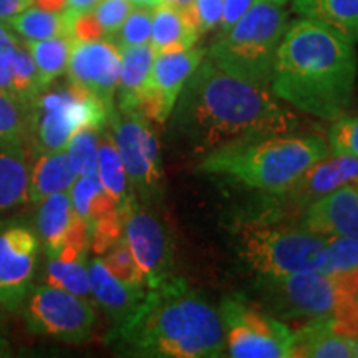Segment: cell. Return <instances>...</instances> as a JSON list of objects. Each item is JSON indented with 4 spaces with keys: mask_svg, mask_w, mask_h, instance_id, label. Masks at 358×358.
Returning <instances> with one entry per match:
<instances>
[{
    "mask_svg": "<svg viewBox=\"0 0 358 358\" xmlns=\"http://www.w3.org/2000/svg\"><path fill=\"white\" fill-rule=\"evenodd\" d=\"M103 256H105L101 259L103 264H105L106 268H108L116 279H120L128 285H134V287H146L145 277H143V272L138 267L136 261H134L133 252L129 249L124 236L118 243L111 245Z\"/></svg>",
    "mask_w": 358,
    "mask_h": 358,
    "instance_id": "obj_33",
    "label": "cell"
},
{
    "mask_svg": "<svg viewBox=\"0 0 358 358\" xmlns=\"http://www.w3.org/2000/svg\"><path fill=\"white\" fill-rule=\"evenodd\" d=\"M134 7H151L155 8L158 3H161V0H129Z\"/></svg>",
    "mask_w": 358,
    "mask_h": 358,
    "instance_id": "obj_49",
    "label": "cell"
},
{
    "mask_svg": "<svg viewBox=\"0 0 358 358\" xmlns=\"http://www.w3.org/2000/svg\"><path fill=\"white\" fill-rule=\"evenodd\" d=\"M108 110L95 95L75 87L43 90L30 105V140L34 153L60 151L82 128L103 129Z\"/></svg>",
    "mask_w": 358,
    "mask_h": 358,
    "instance_id": "obj_7",
    "label": "cell"
},
{
    "mask_svg": "<svg viewBox=\"0 0 358 358\" xmlns=\"http://www.w3.org/2000/svg\"><path fill=\"white\" fill-rule=\"evenodd\" d=\"M302 227L320 236L358 239V182H348L306 208Z\"/></svg>",
    "mask_w": 358,
    "mask_h": 358,
    "instance_id": "obj_16",
    "label": "cell"
},
{
    "mask_svg": "<svg viewBox=\"0 0 358 358\" xmlns=\"http://www.w3.org/2000/svg\"><path fill=\"white\" fill-rule=\"evenodd\" d=\"M257 0H222V17H221V32L231 29L237 20H241L250 10V7Z\"/></svg>",
    "mask_w": 358,
    "mask_h": 358,
    "instance_id": "obj_42",
    "label": "cell"
},
{
    "mask_svg": "<svg viewBox=\"0 0 358 358\" xmlns=\"http://www.w3.org/2000/svg\"><path fill=\"white\" fill-rule=\"evenodd\" d=\"M0 92L13 96L12 64H7V62H0Z\"/></svg>",
    "mask_w": 358,
    "mask_h": 358,
    "instance_id": "obj_46",
    "label": "cell"
},
{
    "mask_svg": "<svg viewBox=\"0 0 358 358\" xmlns=\"http://www.w3.org/2000/svg\"><path fill=\"white\" fill-rule=\"evenodd\" d=\"M358 268V239L348 236H325V261L322 272L340 274Z\"/></svg>",
    "mask_w": 358,
    "mask_h": 358,
    "instance_id": "obj_34",
    "label": "cell"
},
{
    "mask_svg": "<svg viewBox=\"0 0 358 358\" xmlns=\"http://www.w3.org/2000/svg\"><path fill=\"white\" fill-rule=\"evenodd\" d=\"M355 342L357 338L335 334L330 317H320L292 332L289 358H352Z\"/></svg>",
    "mask_w": 358,
    "mask_h": 358,
    "instance_id": "obj_19",
    "label": "cell"
},
{
    "mask_svg": "<svg viewBox=\"0 0 358 358\" xmlns=\"http://www.w3.org/2000/svg\"><path fill=\"white\" fill-rule=\"evenodd\" d=\"M29 330L62 342H85L95 325V312L87 299L52 285H37L20 310Z\"/></svg>",
    "mask_w": 358,
    "mask_h": 358,
    "instance_id": "obj_9",
    "label": "cell"
},
{
    "mask_svg": "<svg viewBox=\"0 0 358 358\" xmlns=\"http://www.w3.org/2000/svg\"><path fill=\"white\" fill-rule=\"evenodd\" d=\"M198 40L199 32L185 6L161 2L153 8L150 43L156 55L187 50L196 47Z\"/></svg>",
    "mask_w": 358,
    "mask_h": 358,
    "instance_id": "obj_20",
    "label": "cell"
},
{
    "mask_svg": "<svg viewBox=\"0 0 358 358\" xmlns=\"http://www.w3.org/2000/svg\"><path fill=\"white\" fill-rule=\"evenodd\" d=\"M75 13L69 10L64 12H48L40 7L30 6L7 22V25L19 37L27 42L32 40H45L52 37H71V24H73Z\"/></svg>",
    "mask_w": 358,
    "mask_h": 358,
    "instance_id": "obj_26",
    "label": "cell"
},
{
    "mask_svg": "<svg viewBox=\"0 0 358 358\" xmlns=\"http://www.w3.org/2000/svg\"><path fill=\"white\" fill-rule=\"evenodd\" d=\"M37 158L30 164L29 201L40 203L47 196L60 191H70L77 179L65 150L38 151Z\"/></svg>",
    "mask_w": 358,
    "mask_h": 358,
    "instance_id": "obj_23",
    "label": "cell"
},
{
    "mask_svg": "<svg viewBox=\"0 0 358 358\" xmlns=\"http://www.w3.org/2000/svg\"><path fill=\"white\" fill-rule=\"evenodd\" d=\"M105 187L101 186L100 178L98 174H87V176H77L75 182L70 187V199L73 211L82 216L83 219H88L90 206H92L95 196Z\"/></svg>",
    "mask_w": 358,
    "mask_h": 358,
    "instance_id": "obj_39",
    "label": "cell"
},
{
    "mask_svg": "<svg viewBox=\"0 0 358 358\" xmlns=\"http://www.w3.org/2000/svg\"><path fill=\"white\" fill-rule=\"evenodd\" d=\"M151 25H153V8L151 7H133L124 19L123 25L111 38L116 47L122 50L134 45L150 43Z\"/></svg>",
    "mask_w": 358,
    "mask_h": 358,
    "instance_id": "obj_35",
    "label": "cell"
},
{
    "mask_svg": "<svg viewBox=\"0 0 358 358\" xmlns=\"http://www.w3.org/2000/svg\"><path fill=\"white\" fill-rule=\"evenodd\" d=\"M30 105L0 92V143L29 145Z\"/></svg>",
    "mask_w": 358,
    "mask_h": 358,
    "instance_id": "obj_30",
    "label": "cell"
},
{
    "mask_svg": "<svg viewBox=\"0 0 358 358\" xmlns=\"http://www.w3.org/2000/svg\"><path fill=\"white\" fill-rule=\"evenodd\" d=\"M98 2H100V0H66L65 10L75 13V15L88 13L98 6Z\"/></svg>",
    "mask_w": 358,
    "mask_h": 358,
    "instance_id": "obj_45",
    "label": "cell"
},
{
    "mask_svg": "<svg viewBox=\"0 0 358 358\" xmlns=\"http://www.w3.org/2000/svg\"><path fill=\"white\" fill-rule=\"evenodd\" d=\"M96 174L101 186L120 204L128 198V176L124 171L122 156L116 148L113 133L101 129L100 143H98V163Z\"/></svg>",
    "mask_w": 358,
    "mask_h": 358,
    "instance_id": "obj_28",
    "label": "cell"
},
{
    "mask_svg": "<svg viewBox=\"0 0 358 358\" xmlns=\"http://www.w3.org/2000/svg\"><path fill=\"white\" fill-rule=\"evenodd\" d=\"M12 87L13 96L19 98L25 105H32V101L43 92V85L40 82L37 66L32 58L27 43L17 45L15 57L12 60Z\"/></svg>",
    "mask_w": 358,
    "mask_h": 358,
    "instance_id": "obj_31",
    "label": "cell"
},
{
    "mask_svg": "<svg viewBox=\"0 0 358 358\" xmlns=\"http://www.w3.org/2000/svg\"><path fill=\"white\" fill-rule=\"evenodd\" d=\"M122 69H120L118 88H116V110H138L140 98L150 77L156 53L151 43L134 45L120 50Z\"/></svg>",
    "mask_w": 358,
    "mask_h": 358,
    "instance_id": "obj_22",
    "label": "cell"
},
{
    "mask_svg": "<svg viewBox=\"0 0 358 358\" xmlns=\"http://www.w3.org/2000/svg\"><path fill=\"white\" fill-rule=\"evenodd\" d=\"M42 279L47 285L64 289L87 301L92 297L87 257L77 259V261H64L57 256L48 257Z\"/></svg>",
    "mask_w": 358,
    "mask_h": 358,
    "instance_id": "obj_29",
    "label": "cell"
},
{
    "mask_svg": "<svg viewBox=\"0 0 358 358\" xmlns=\"http://www.w3.org/2000/svg\"><path fill=\"white\" fill-rule=\"evenodd\" d=\"M357 65L355 43L350 38L302 17L285 30L271 90L303 113L334 122L350 106Z\"/></svg>",
    "mask_w": 358,
    "mask_h": 358,
    "instance_id": "obj_2",
    "label": "cell"
},
{
    "mask_svg": "<svg viewBox=\"0 0 358 358\" xmlns=\"http://www.w3.org/2000/svg\"><path fill=\"white\" fill-rule=\"evenodd\" d=\"M357 182H358V179H357Z\"/></svg>",
    "mask_w": 358,
    "mask_h": 358,
    "instance_id": "obj_53",
    "label": "cell"
},
{
    "mask_svg": "<svg viewBox=\"0 0 358 358\" xmlns=\"http://www.w3.org/2000/svg\"><path fill=\"white\" fill-rule=\"evenodd\" d=\"M261 2H271V3H277V6H284V3H287L289 0H261Z\"/></svg>",
    "mask_w": 358,
    "mask_h": 358,
    "instance_id": "obj_51",
    "label": "cell"
},
{
    "mask_svg": "<svg viewBox=\"0 0 358 358\" xmlns=\"http://www.w3.org/2000/svg\"><path fill=\"white\" fill-rule=\"evenodd\" d=\"M38 204L35 229H37L40 239V248L45 250L48 257H55L64 248L66 231H69L75 214L70 192H55V194L47 196L40 201Z\"/></svg>",
    "mask_w": 358,
    "mask_h": 358,
    "instance_id": "obj_24",
    "label": "cell"
},
{
    "mask_svg": "<svg viewBox=\"0 0 358 358\" xmlns=\"http://www.w3.org/2000/svg\"><path fill=\"white\" fill-rule=\"evenodd\" d=\"M73 42L75 40L70 35L27 42V47L32 53L35 66H37L40 82H42L45 90L50 87L58 77L66 73Z\"/></svg>",
    "mask_w": 358,
    "mask_h": 358,
    "instance_id": "obj_27",
    "label": "cell"
},
{
    "mask_svg": "<svg viewBox=\"0 0 358 358\" xmlns=\"http://www.w3.org/2000/svg\"><path fill=\"white\" fill-rule=\"evenodd\" d=\"M268 299L280 313L290 317H332L343 302L358 297V268L340 274L322 271L262 277Z\"/></svg>",
    "mask_w": 358,
    "mask_h": 358,
    "instance_id": "obj_8",
    "label": "cell"
},
{
    "mask_svg": "<svg viewBox=\"0 0 358 358\" xmlns=\"http://www.w3.org/2000/svg\"><path fill=\"white\" fill-rule=\"evenodd\" d=\"M241 256L262 277L322 271L325 236L306 227L249 221L239 232Z\"/></svg>",
    "mask_w": 358,
    "mask_h": 358,
    "instance_id": "obj_6",
    "label": "cell"
},
{
    "mask_svg": "<svg viewBox=\"0 0 358 358\" xmlns=\"http://www.w3.org/2000/svg\"><path fill=\"white\" fill-rule=\"evenodd\" d=\"M206 53L208 52L203 48L196 47L181 52L158 53L141 93L138 110L156 123H166L186 82L204 60Z\"/></svg>",
    "mask_w": 358,
    "mask_h": 358,
    "instance_id": "obj_14",
    "label": "cell"
},
{
    "mask_svg": "<svg viewBox=\"0 0 358 358\" xmlns=\"http://www.w3.org/2000/svg\"><path fill=\"white\" fill-rule=\"evenodd\" d=\"M173 113L174 127L206 153L231 143L292 133L299 124L267 85L227 73L208 55L186 82Z\"/></svg>",
    "mask_w": 358,
    "mask_h": 358,
    "instance_id": "obj_1",
    "label": "cell"
},
{
    "mask_svg": "<svg viewBox=\"0 0 358 358\" xmlns=\"http://www.w3.org/2000/svg\"><path fill=\"white\" fill-rule=\"evenodd\" d=\"M124 216L123 236L131 249L134 261L143 272L148 289H155L173 277V250L163 224L143 209L134 196L120 204Z\"/></svg>",
    "mask_w": 358,
    "mask_h": 358,
    "instance_id": "obj_13",
    "label": "cell"
},
{
    "mask_svg": "<svg viewBox=\"0 0 358 358\" xmlns=\"http://www.w3.org/2000/svg\"><path fill=\"white\" fill-rule=\"evenodd\" d=\"M111 342L136 357H221L226 332L221 313L173 277L148 292L127 320L116 324Z\"/></svg>",
    "mask_w": 358,
    "mask_h": 358,
    "instance_id": "obj_3",
    "label": "cell"
},
{
    "mask_svg": "<svg viewBox=\"0 0 358 358\" xmlns=\"http://www.w3.org/2000/svg\"><path fill=\"white\" fill-rule=\"evenodd\" d=\"M88 272L92 295L116 324L127 320L140 307L148 292L146 287H134L116 279L98 257L90 262Z\"/></svg>",
    "mask_w": 358,
    "mask_h": 358,
    "instance_id": "obj_18",
    "label": "cell"
},
{
    "mask_svg": "<svg viewBox=\"0 0 358 358\" xmlns=\"http://www.w3.org/2000/svg\"><path fill=\"white\" fill-rule=\"evenodd\" d=\"M134 6L129 0H100L92 13L98 24H100L105 38L111 40L123 25L128 13Z\"/></svg>",
    "mask_w": 358,
    "mask_h": 358,
    "instance_id": "obj_38",
    "label": "cell"
},
{
    "mask_svg": "<svg viewBox=\"0 0 358 358\" xmlns=\"http://www.w3.org/2000/svg\"><path fill=\"white\" fill-rule=\"evenodd\" d=\"M2 319H3V315H2V306H0V322H2Z\"/></svg>",
    "mask_w": 358,
    "mask_h": 358,
    "instance_id": "obj_52",
    "label": "cell"
},
{
    "mask_svg": "<svg viewBox=\"0 0 358 358\" xmlns=\"http://www.w3.org/2000/svg\"><path fill=\"white\" fill-rule=\"evenodd\" d=\"M358 179V158L332 155L317 161L282 194L290 203L307 208L313 201Z\"/></svg>",
    "mask_w": 358,
    "mask_h": 358,
    "instance_id": "obj_17",
    "label": "cell"
},
{
    "mask_svg": "<svg viewBox=\"0 0 358 358\" xmlns=\"http://www.w3.org/2000/svg\"><path fill=\"white\" fill-rule=\"evenodd\" d=\"M6 357H12V347L10 343L7 342V338H3L2 335H0V358Z\"/></svg>",
    "mask_w": 358,
    "mask_h": 358,
    "instance_id": "obj_48",
    "label": "cell"
},
{
    "mask_svg": "<svg viewBox=\"0 0 358 358\" xmlns=\"http://www.w3.org/2000/svg\"><path fill=\"white\" fill-rule=\"evenodd\" d=\"M108 120L113 124V138L128 181L146 198L161 181L159 143L150 118L140 110L115 108Z\"/></svg>",
    "mask_w": 358,
    "mask_h": 358,
    "instance_id": "obj_12",
    "label": "cell"
},
{
    "mask_svg": "<svg viewBox=\"0 0 358 358\" xmlns=\"http://www.w3.org/2000/svg\"><path fill=\"white\" fill-rule=\"evenodd\" d=\"M329 153L358 158V116H338L329 129Z\"/></svg>",
    "mask_w": 358,
    "mask_h": 358,
    "instance_id": "obj_36",
    "label": "cell"
},
{
    "mask_svg": "<svg viewBox=\"0 0 358 358\" xmlns=\"http://www.w3.org/2000/svg\"><path fill=\"white\" fill-rule=\"evenodd\" d=\"M124 216L122 208L118 211L90 224V248L95 254H105L111 245L123 237Z\"/></svg>",
    "mask_w": 358,
    "mask_h": 358,
    "instance_id": "obj_37",
    "label": "cell"
},
{
    "mask_svg": "<svg viewBox=\"0 0 358 358\" xmlns=\"http://www.w3.org/2000/svg\"><path fill=\"white\" fill-rule=\"evenodd\" d=\"M122 53L108 38L92 42H73L66 75L71 85L95 95L108 110L115 111V96L118 88Z\"/></svg>",
    "mask_w": 358,
    "mask_h": 358,
    "instance_id": "obj_15",
    "label": "cell"
},
{
    "mask_svg": "<svg viewBox=\"0 0 358 358\" xmlns=\"http://www.w3.org/2000/svg\"><path fill=\"white\" fill-rule=\"evenodd\" d=\"M294 10L358 42V0H294Z\"/></svg>",
    "mask_w": 358,
    "mask_h": 358,
    "instance_id": "obj_25",
    "label": "cell"
},
{
    "mask_svg": "<svg viewBox=\"0 0 358 358\" xmlns=\"http://www.w3.org/2000/svg\"><path fill=\"white\" fill-rule=\"evenodd\" d=\"M19 43L20 40L15 34H13L10 27H8L6 22H0V57L13 55Z\"/></svg>",
    "mask_w": 358,
    "mask_h": 358,
    "instance_id": "obj_44",
    "label": "cell"
},
{
    "mask_svg": "<svg viewBox=\"0 0 358 358\" xmlns=\"http://www.w3.org/2000/svg\"><path fill=\"white\" fill-rule=\"evenodd\" d=\"M287 27L282 6L257 0L243 19L219 34L206 55L227 73L268 87Z\"/></svg>",
    "mask_w": 358,
    "mask_h": 358,
    "instance_id": "obj_5",
    "label": "cell"
},
{
    "mask_svg": "<svg viewBox=\"0 0 358 358\" xmlns=\"http://www.w3.org/2000/svg\"><path fill=\"white\" fill-rule=\"evenodd\" d=\"M185 7L199 35L211 32L221 24L222 0H192Z\"/></svg>",
    "mask_w": 358,
    "mask_h": 358,
    "instance_id": "obj_40",
    "label": "cell"
},
{
    "mask_svg": "<svg viewBox=\"0 0 358 358\" xmlns=\"http://www.w3.org/2000/svg\"><path fill=\"white\" fill-rule=\"evenodd\" d=\"M71 38L75 42H92V40L105 38L100 24H98L92 12L75 15L71 24Z\"/></svg>",
    "mask_w": 358,
    "mask_h": 358,
    "instance_id": "obj_41",
    "label": "cell"
},
{
    "mask_svg": "<svg viewBox=\"0 0 358 358\" xmlns=\"http://www.w3.org/2000/svg\"><path fill=\"white\" fill-rule=\"evenodd\" d=\"M37 6L48 12H64L66 8V0H35Z\"/></svg>",
    "mask_w": 358,
    "mask_h": 358,
    "instance_id": "obj_47",
    "label": "cell"
},
{
    "mask_svg": "<svg viewBox=\"0 0 358 358\" xmlns=\"http://www.w3.org/2000/svg\"><path fill=\"white\" fill-rule=\"evenodd\" d=\"M29 178L27 146L0 143V217L29 201Z\"/></svg>",
    "mask_w": 358,
    "mask_h": 358,
    "instance_id": "obj_21",
    "label": "cell"
},
{
    "mask_svg": "<svg viewBox=\"0 0 358 358\" xmlns=\"http://www.w3.org/2000/svg\"><path fill=\"white\" fill-rule=\"evenodd\" d=\"M329 155V145L320 136L272 134L216 148L204 156L199 169L229 176L250 189L282 194Z\"/></svg>",
    "mask_w": 358,
    "mask_h": 358,
    "instance_id": "obj_4",
    "label": "cell"
},
{
    "mask_svg": "<svg viewBox=\"0 0 358 358\" xmlns=\"http://www.w3.org/2000/svg\"><path fill=\"white\" fill-rule=\"evenodd\" d=\"M100 133L101 129L96 128H82L71 134L65 151L77 176L96 174Z\"/></svg>",
    "mask_w": 358,
    "mask_h": 358,
    "instance_id": "obj_32",
    "label": "cell"
},
{
    "mask_svg": "<svg viewBox=\"0 0 358 358\" xmlns=\"http://www.w3.org/2000/svg\"><path fill=\"white\" fill-rule=\"evenodd\" d=\"M232 358H289L292 332L282 322L237 299H224L219 308Z\"/></svg>",
    "mask_w": 358,
    "mask_h": 358,
    "instance_id": "obj_10",
    "label": "cell"
},
{
    "mask_svg": "<svg viewBox=\"0 0 358 358\" xmlns=\"http://www.w3.org/2000/svg\"><path fill=\"white\" fill-rule=\"evenodd\" d=\"M35 0H0V22H7L34 6Z\"/></svg>",
    "mask_w": 358,
    "mask_h": 358,
    "instance_id": "obj_43",
    "label": "cell"
},
{
    "mask_svg": "<svg viewBox=\"0 0 358 358\" xmlns=\"http://www.w3.org/2000/svg\"><path fill=\"white\" fill-rule=\"evenodd\" d=\"M161 2L173 3V6H187V3H191L192 0H161Z\"/></svg>",
    "mask_w": 358,
    "mask_h": 358,
    "instance_id": "obj_50",
    "label": "cell"
},
{
    "mask_svg": "<svg viewBox=\"0 0 358 358\" xmlns=\"http://www.w3.org/2000/svg\"><path fill=\"white\" fill-rule=\"evenodd\" d=\"M40 239L30 219H0V306L19 312L34 289Z\"/></svg>",
    "mask_w": 358,
    "mask_h": 358,
    "instance_id": "obj_11",
    "label": "cell"
}]
</instances>
